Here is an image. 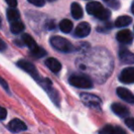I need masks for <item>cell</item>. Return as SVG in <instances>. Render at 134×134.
Masks as SVG:
<instances>
[{"label": "cell", "mask_w": 134, "mask_h": 134, "mask_svg": "<svg viewBox=\"0 0 134 134\" xmlns=\"http://www.w3.org/2000/svg\"><path fill=\"white\" fill-rule=\"evenodd\" d=\"M45 64H46V66L48 67L51 71L53 72V73H58V72H60L62 69L61 63H60L57 59H55V58H52V57L48 58V59L45 61Z\"/></svg>", "instance_id": "12"}, {"label": "cell", "mask_w": 134, "mask_h": 134, "mask_svg": "<svg viewBox=\"0 0 134 134\" xmlns=\"http://www.w3.org/2000/svg\"><path fill=\"white\" fill-rule=\"evenodd\" d=\"M30 53L35 58H41L46 55L47 52L43 48H41V47H40V46H37V47H35L33 50L30 51Z\"/></svg>", "instance_id": "20"}, {"label": "cell", "mask_w": 134, "mask_h": 134, "mask_svg": "<svg viewBox=\"0 0 134 134\" xmlns=\"http://www.w3.org/2000/svg\"><path fill=\"white\" fill-rule=\"evenodd\" d=\"M60 30L63 32V33H69L71 32L72 29H73V22L69 19H63L60 22Z\"/></svg>", "instance_id": "18"}, {"label": "cell", "mask_w": 134, "mask_h": 134, "mask_svg": "<svg viewBox=\"0 0 134 134\" xmlns=\"http://www.w3.org/2000/svg\"><path fill=\"white\" fill-rule=\"evenodd\" d=\"M98 133L99 134H114L115 133V127H113L110 124H108L103 127L98 131Z\"/></svg>", "instance_id": "21"}, {"label": "cell", "mask_w": 134, "mask_h": 134, "mask_svg": "<svg viewBox=\"0 0 134 134\" xmlns=\"http://www.w3.org/2000/svg\"><path fill=\"white\" fill-rule=\"evenodd\" d=\"M111 109L113 110V112L116 115L119 116L121 118H126L130 114V110L128 109V108L124 106V105L120 104V103H114L111 106Z\"/></svg>", "instance_id": "11"}, {"label": "cell", "mask_w": 134, "mask_h": 134, "mask_svg": "<svg viewBox=\"0 0 134 134\" xmlns=\"http://www.w3.org/2000/svg\"><path fill=\"white\" fill-rule=\"evenodd\" d=\"M81 99L82 101L86 105L87 107H91V108H98L101 106V100L98 97L92 94L84 93L81 95Z\"/></svg>", "instance_id": "5"}, {"label": "cell", "mask_w": 134, "mask_h": 134, "mask_svg": "<svg viewBox=\"0 0 134 134\" xmlns=\"http://www.w3.org/2000/svg\"><path fill=\"white\" fill-rule=\"evenodd\" d=\"M125 124L128 126L129 129L134 131V118H127L125 120Z\"/></svg>", "instance_id": "22"}, {"label": "cell", "mask_w": 134, "mask_h": 134, "mask_svg": "<svg viewBox=\"0 0 134 134\" xmlns=\"http://www.w3.org/2000/svg\"><path fill=\"white\" fill-rule=\"evenodd\" d=\"M132 22V19L129 16H121L119 17L115 21V26L117 28H123L128 25H130Z\"/></svg>", "instance_id": "15"}, {"label": "cell", "mask_w": 134, "mask_h": 134, "mask_svg": "<svg viewBox=\"0 0 134 134\" xmlns=\"http://www.w3.org/2000/svg\"><path fill=\"white\" fill-rule=\"evenodd\" d=\"M46 27L49 29V30H53L55 28V22L53 20H50L46 23Z\"/></svg>", "instance_id": "29"}, {"label": "cell", "mask_w": 134, "mask_h": 134, "mask_svg": "<svg viewBox=\"0 0 134 134\" xmlns=\"http://www.w3.org/2000/svg\"><path fill=\"white\" fill-rule=\"evenodd\" d=\"M28 1L36 7H43L45 4V0H28Z\"/></svg>", "instance_id": "23"}, {"label": "cell", "mask_w": 134, "mask_h": 134, "mask_svg": "<svg viewBox=\"0 0 134 134\" xmlns=\"http://www.w3.org/2000/svg\"><path fill=\"white\" fill-rule=\"evenodd\" d=\"M8 129L12 132H20L27 130V125L19 119H13L8 123Z\"/></svg>", "instance_id": "7"}, {"label": "cell", "mask_w": 134, "mask_h": 134, "mask_svg": "<svg viewBox=\"0 0 134 134\" xmlns=\"http://www.w3.org/2000/svg\"><path fill=\"white\" fill-rule=\"evenodd\" d=\"M21 39H22L23 43H24L27 47H29V49H30V51L33 50L35 47L38 46L37 43H36V41H34L33 38H32L30 35H29V34H27V33L23 34Z\"/></svg>", "instance_id": "17"}, {"label": "cell", "mask_w": 134, "mask_h": 134, "mask_svg": "<svg viewBox=\"0 0 134 134\" xmlns=\"http://www.w3.org/2000/svg\"><path fill=\"white\" fill-rule=\"evenodd\" d=\"M114 134H127V132L121 127H115V133Z\"/></svg>", "instance_id": "27"}, {"label": "cell", "mask_w": 134, "mask_h": 134, "mask_svg": "<svg viewBox=\"0 0 134 134\" xmlns=\"http://www.w3.org/2000/svg\"><path fill=\"white\" fill-rule=\"evenodd\" d=\"M1 23H2V20H1V18H0V27H1Z\"/></svg>", "instance_id": "32"}, {"label": "cell", "mask_w": 134, "mask_h": 134, "mask_svg": "<svg viewBox=\"0 0 134 134\" xmlns=\"http://www.w3.org/2000/svg\"><path fill=\"white\" fill-rule=\"evenodd\" d=\"M91 32V27H90L89 23L87 22H81L77 25L76 29H75V35L79 38H85L86 36L89 35Z\"/></svg>", "instance_id": "8"}, {"label": "cell", "mask_w": 134, "mask_h": 134, "mask_svg": "<svg viewBox=\"0 0 134 134\" xmlns=\"http://www.w3.org/2000/svg\"><path fill=\"white\" fill-rule=\"evenodd\" d=\"M119 80L124 84L134 83V67H128L122 70L119 75Z\"/></svg>", "instance_id": "6"}, {"label": "cell", "mask_w": 134, "mask_h": 134, "mask_svg": "<svg viewBox=\"0 0 134 134\" xmlns=\"http://www.w3.org/2000/svg\"><path fill=\"white\" fill-rule=\"evenodd\" d=\"M117 95L122 100L126 101L128 103H130V104H134V95L130 90L127 89V88L124 87L117 88Z\"/></svg>", "instance_id": "9"}, {"label": "cell", "mask_w": 134, "mask_h": 134, "mask_svg": "<svg viewBox=\"0 0 134 134\" xmlns=\"http://www.w3.org/2000/svg\"><path fill=\"white\" fill-rule=\"evenodd\" d=\"M116 38H117V40L120 43H123V44H129V43H130L132 41L133 36H132L131 32H130L129 30H120V31L118 32Z\"/></svg>", "instance_id": "10"}, {"label": "cell", "mask_w": 134, "mask_h": 134, "mask_svg": "<svg viewBox=\"0 0 134 134\" xmlns=\"http://www.w3.org/2000/svg\"><path fill=\"white\" fill-rule=\"evenodd\" d=\"M69 83L73 86L81 88V89H89V88L93 87L92 81L86 75H73L72 76H70Z\"/></svg>", "instance_id": "3"}, {"label": "cell", "mask_w": 134, "mask_h": 134, "mask_svg": "<svg viewBox=\"0 0 134 134\" xmlns=\"http://www.w3.org/2000/svg\"><path fill=\"white\" fill-rule=\"evenodd\" d=\"M6 2L8 3V5L10 7V8H16L18 5L17 0H6Z\"/></svg>", "instance_id": "28"}, {"label": "cell", "mask_w": 134, "mask_h": 134, "mask_svg": "<svg viewBox=\"0 0 134 134\" xmlns=\"http://www.w3.org/2000/svg\"><path fill=\"white\" fill-rule=\"evenodd\" d=\"M8 116V111L5 108L0 106V120H4Z\"/></svg>", "instance_id": "25"}, {"label": "cell", "mask_w": 134, "mask_h": 134, "mask_svg": "<svg viewBox=\"0 0 134 134\" xmlns=\"http://www.w3.org/2000/svg\"><path fill=\"white\" fill-rule=\"evenodd\" d=\"M103 1H105L107 4H108L110 7H112V8H116V6L119 5V3H118L116 0H103Z\"/></svg>", "instance_id": "26"}, {"label": "cell", "mask_w": 134, "mask_h": 134, "mask_svg": "<svg viewBox=\"0 0 134 134\" xmlns=\"http://www.w3.org/2000/svg\"><path fill=\"white\" fill-rule=\"evenodd\" d=\"M7 16H8V19L10 21V23L13 22V21L19 20L20 15H19V12L15 8H10L7 11Z\"/></svg>", "instance_id": "19"}, {"label": "cell", "mask_w": 134, "mask_h": 134, "mask_svg": "<svg viewBox=\"0 0 134 134\" xmlns=\"http://www.w3.org/2000/svg\"><path fill=\"white\" fill-rule=\"evenodd\" d=\"M17 64L19 68H21V69L23 70V71L30 74L35 80L39 81V82L41 81V76H40L39 73H38L37 69H36V67L34 66L33 63L27 61V60H19L17 63Z\"/></svg>", "instance_id": "4"}, {"label": "cell", "mask_w": 134, "mask_h": 134, "mask_svg": "<svg viewBox=\"0 0 134 134\" xmlns=\"http://www.w3.org/2000/svg\"><path fill=\"white\" fill-rule=\"evenodd\" d=\"M25 29V26L20 20H16L11 22L10 24V30L13 34H19L20 32H22Z\"/></svg>", "instance_id": "16"}, {"label": "cell", "mask_w": 134, "mask_h": 134, "mask_svg": "<svg viewBox=\"0 0 134 134\" xmlns=\"http://www.w3.org/2000/svg\"><path fill=\"white\" fill-rule=\"evenodd\" d=\"M48 1H54V0H48Z\"/></svg>", "instance_id": "33"}, {"label": "cell", "mask_w": 134, "mask_h": 134, "mask_svg": "<svg viewBox=\"0 0 134 134\" xmlns=\"http://www.w3.org/2000/svg\"><path fill=\"white\" fill-rule=\"evenodd\" d=\"M0 86H2L7 92H9V86H8V82L1 76H0Z\"/></svg>", "instance_id": "24"}, {"label": "cell", "mask_w": 134, "mask_h": 134, "mask_svg": "<svg viewBox=\"0 0 134 134\" xmlns=\"http://www.w3.org/2000/svg\"><path fill=\"white\" fill-rule=\"evenodd\" d=\"M119 58L123 63H134V53L128 50H121L119 52Z\"/></svg>", "instance_id": "13"}, {"label": "cell", "mask_w": 134, "mask_h": 134, "mask_svg": "<svg viewBox=\"0 0 134 134\" xmlns=\"http://www.w3.org/2000/svg\"><path fill=\"white\" fill-rule=\"evenodd\" d=\"M50 43L54 49L62 52H71L74 51V46L68 40L60 36H53L51 38Z\"/></svg>", "instance_id": "2"}, {"label": "cell", "mask_w": 134, "mask_h": 134, "mask_svg": "<svg viewBox=\"0 0 134 134\" xmlns=\"http://www.w3.org/2000/svg\"><path fill=\"white\" fill-rule=\"evenodd\" d=\"M86 11L89 15L96 17L100 20H107L109 19L110 11L107 8H105L99 2L97 1H92L86 5Z\"/></svg>", "instance_id": "1"}, {"label": "cell", "mask_w": 134, "mask_h": 134, "mask_svg": "<svg viewBox=\"0 0 134 134\" xmlns=\"http://www.w3.org/2000/svg\"><path fill=\"white\" fill-rule=\"evenodd\" d=\"M71 13L73 18L75 19H80L81 18H83V15H84L82 8L78 3H73L71 5Z\"/></svg>", "instance_id": "14"}, {"label": "cell", "mask_w": 134, "mask_h": 134, "mask_svg": "<svg viewBox=\"0 0 134 134\" xmlns=\"http://www.w3.org/2000/svg\"><path fill=\"white\" fill-rule=\"evenodd\" d=\"M131 11H132V13L134 14V2L132 3V7H131Z\"/></svg>", "instance_id": "31"}, {"label": "cell", "mask_w": 134, "mask_h": 134, "mask_svg": "<svg viewBox=\"0 0 134 134\" xmlns=\"http://www.w3.org/2000/svg\"><path fill=\"white\" fill-rule=\"evenodd\" d=\"M7 49V44L2 39H0V51H5Z\"/></svg>", "instance_id": "30"}]
</instances>
